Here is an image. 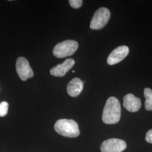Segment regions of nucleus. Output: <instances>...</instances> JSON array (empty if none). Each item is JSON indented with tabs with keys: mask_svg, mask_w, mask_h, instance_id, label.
I'll return each mask as SVG.
<instances>
[{
	"mask_svg": "<svg viewBox=\"0 0 152 152\" xmlns=\"http://www.w3.org/2000/svg\"><path fill=\"white\" fill-rule=\"evenodd\" d=\"M121 108L119 100L115 97H110L106 102L104 108L102 120L107 125L115 124L120 121Z\"/></svg>",
	"mask_w": 152,
	"mask_h": 152,
	"instance_id": "1",
	"label": "nucleus"
},
{
	"mask_svg": "<svg viewBox=\"0 0 152 152\" xmlns=\"http://www.w3.org/2000/svg\"><path fill=\"white\" fill-rule=\"evenodd\" d=\"M54 129L59 135L67 137H76L80 134L78 125L73 120L61 119L57 121Z\"/></svg>",
	"mask_w": 152,
	"mask_h": 152,
	"instance_id": "2",
	"label": "nucleus"
},
{
	"mask_svg": "<svg viewBox=\"0 0 152 152\" xmlns=\"http://www.w3.org/2000/svg\"><path fill=\"white\" fill-rule=\"evenodd\" d=\"M78 48V42L68 39L57 44L53 50V55L58 58H63L73 54Z\"/></svg>",
	"mask_w": 152,
	"mask_h": 152,
	"instance_id": "3",
	"label": "nucleus"
},
{
	"mask_svg": "<svg viewBox=\"0 0 152 152\" xmlns=\"http://www.w3.org/2000/svg\"><path fill=\"white\" fill-rule=\"evenodd\" d=\"M110 17V12L107 8L101 7L94 14L90 27L94 30L102 29L108 23Z\"/></svg>",
	"mask_w": 152,
	"mask_h": 152,
	"instance_id": "4",
	"label": "nucleus"
},
{
	"mask_svg": "<svg viewBox=\"0 0 152 152\" xmlns=\"http://www.w3.org/2000/svg\"><path fill=\"white\" fill-rule=\"evenodd\" d=\"M16 72L22 81H26L32 78L34 73L27 59L24 57H19L16 62Z\"/></svg>",
	"mask_w": 152,
	"mask_h": 152,
	"instance_id": "5",
	"label": "nucleus"
},
{
	"mask_svg": "<svg viewBox=\"0 0 152 152\" xmlns=\"http://www.w3.org/2000/svg\"><path fill=\"white\" fill-rule=\"evenodd\" d=\"M125 141L119 139H109L103 142L100 149L102 152H122L126 148Z\"/></svg>",
	"mask_w": 152,
	"mask_h": 152,
	"instance_id": "6",
	"label": "nucleus"
},
{
	"mask_svg": "<svg viewBox=\"0 0 152 152\" xmlns=\"http://www.w3.org/2000/svg\"><path fill=\"white\" fill-rule=\"evenodd\" d=\"M129 48L126 46H121L109 54L107 59V63L109 65L116 64L124 60L129 53Z\"/></svg>",
	"mask_w": 152,
	"mask_h": 152,
	"instance_id": "7",
	"label": "nucleus"
},
{
	"mask_svg": "<svg viewBox=\"0 0 152 152\" xmlns=\"http://www.w3.org/2000/svg\"><path fill=\"white\" fill-rule=\"evenodd\" d=\"M75 61L72 58L67 59L62 63L55 66L51 70L50 73L55 77H63L74 66Z\"/></svg>",
	"mask_w": 152,
	"mask_h": 152,
	"instance_id": "8",
	"label": "nucleus"
},
{
	"mask_svg": "<svg viewBox=\"0 0 152 152\" xmlns=\"http://www.w3.org/2000/svg\"><path fill=\"white\" fill-rule=\"evenodd\" d=\"M123 104L129 112H136L141 108V100L132 94H128L124 98Z\"/></svg>",
	"mask_w": 152,
	"mask_h": 152,
	"instance_id": "9",
	"label": "nucleus"
},
{
	"mask_svg": "<svg viewBox=\"0 0 152 152\" xmlns=\"http://www.w3.org/2000/svg\"><path fill=\"white\" fill-rule=\"evenodd\" d=\"M83 88V82L78 78H74L67 85L66 90L71 97L78 96Z\"/></svg>",
	"mask_w": 152,
	"mask_h": 152,
	"instance_id": "10",
	"label": "nucleus"
},
{
	"mask_svg": "<svg viewBox=\"0 0 152 152\" xmlns=\"http://www.w3.org/2000/svg\"><path fill=\"white\" fill-rule=\"evenodd\" d=\"M144 95L146 99L145 102V108L147 110H152V90L145 88L144 91Z\"/></svg>",
	"mask_w": 152,
	"mask_h": 152,
	"instance_id": "11",
	"label": "nucleus"
},
{
	"mask_svg": "<svg viewBox=\"0 0 152 152\" xmlns=\"http://www.w3.org/2000/svg\"><path fill=\"white\" fill-rule=\"evenodd\" d=\"M9 104L6 102H2L0 103V117H4L8 112Z\"/></svg>",
	"mask_w": 152,
	"mask_h": 152,
	"instance_id": "12",
	"label": "nucleus"
},
{
	"mask_svg": "<svg viewBox=\"0 0 152 152\" xmlns=\"http://www.w3.org/2000/svg\"><path fill=\"white\" fill-rule=\"evenodd\" d=\"M72 7L74 9H79L81 7L83 1L82 0H70L69 1Z\"/></svg>",
	"mask_w": 152,
	"mask_h": 152,
	"instance_id": "13",
	"label": "nucleus"
},
{
	"mask_svg": "<svg viewBox=\"0 0 152 152\" xmlns=\"http://www.w3.org/2000/svg\"><path fill=\"white\" fill-rule=\"evenodd\" d=\"M145 140L148 142L152 144V129L149 130L147 132Z\"/></svg>",
	"mask_w": 152,
	"mask_h": 152,
	"instance_id": "14",
	"label": "nucleus"
},
{
	"mask_svg": "<svg viewBox=\"0 0 152 152\" xmlns=\"http://www.w3.org/2000/svg\"><path fill=\"white\" fill-rule=\"evenodd\" d=\"M72 72H73V73H75V71H72Z\"/></svg>",
	"mask_w": 152,
	"mask_h": 152,
	"instance_id": "15",
	"label": "nucleus"
}]
</instances>
